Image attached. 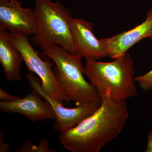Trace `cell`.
<instances>
[{"label": "cell", "instance_id": "obj_12", "mask_svg": "<svg viewBox=\"0 0 152 152\" xmlns=\"http://www.w3.org/2000/svg\"><path fill=\"white\" fill-rule=\"evenodd\" d=\"M16 152H56L50 148L48 141L46 139L42 140L38 145L33 144L32 142L26 140L20 148L15 150Z\"/></svg>", "mask_w": 152, "mask_h": 152}, {"label": "cell", "instance_id": "obj_1", "mask_svg": "<svg viewBox=\"0 0 152 152\" xmlns=\"http://www.w3.org/2000/svg\"><path fill=\"white\" fill-rule=\"evenodd\" d=\"M129 117L126 101L103 99L94 113L59 133V138L64 148L72 152H99L119 135Z\"/></svg>", "mask_w": 152, "mask_h": 152}, {"label": "cell", "instance_id": "obj_14", "mask_svg": "<svg viewBox=\"0 0 152 152\" xmlns=\"http://www.w3.org/2000/svg\"><path fill=\"white\" fill-rule=\"evenodd\" d=\"M4 134L2 130L0 131V152H8L11 150V147L9 144L5 142L4 140Z\"/></svg>", "mask_w": 152, "mask_h": 152}, {"label": "cell", "instance_id": "obj_2", "mask_svg": "<svg viewBox=\"0 0 152 152\" xmlns=\"http://www.w3.org/2000/svg\"><path fill=\"white\" fill-rule=\"evenodd\" d=\"M83 73L102 100L126 101L138 96L134 61L127 52L109 62L86 60Z\"/></svg>", "mask_w": 152, "mask_h": 152}, {"label": "cell", "instance_id": "obj_6", "mask_svg": "<svg viewBox=\"0 0 152 152\" xmlns=\"http://www.w3.org/2000/svg\"><path fill=\"white\" fill-rule=\"evenodd\" d=\"M29 83L42 98L48 101L53 108L56 115L54 128L59 133L74 127L94 113L101 103H91L77 106L73 108H66L58 101L46 94L42 87V81L31 73L27 74Z\"/></svg>", "mask_w": 152, "mask_h": 152}, {"label": "cell", "instance_id": "obj_7", "mask_svg": "<svg viewBox=\"0 0 152 152\" xmlns=\"http://www.w3.org/2000/svg\"><path fill=\"white\" fill-rule=\"evenodd\" d=\"M18 0H0V30L34 36L38 30L34 10L21 7Z\"/></svg>", "mask_w": 152, "mask_h": 152}, {"label": "cell", "instance_id": "obj_5", "mask_svg": "<svg viewBox=\"0 0 152 152\" xmlns=\"http://www.w3.org/2000/svg\"><path fill=\"white\" fill-rule=\"evenodd\" d=\"M9 34L12 45L21 53L28 69L39 77L46 94L63 104L65 102L69 103L55 77L53 69L55 63L48 58L43 61L31 45L28 37L19 33Z\"/></svg>", "mask_w": 152, "mask_h": 152}, {"label": "cell", "instance_id": "obj_8", "mask_svg": "<svg viewBox=\"0 0 152 152\" xmlns=\"http://www.w3.org/2000/svg\"><path fill=\"white\" fill-rule=\"evenodd\" d=\"M70 29L75 54L86 60H99L109 57L103 44L94 34L91 23L72 18L70 23Z\"/></svg>", "mask_w": 152, "mask_h": 152}, {"label": "cell", "instance_id": "obj_15", "mask_svg": "<svg viewBox=\"0 0 152 152\" xmlns=\"http://www.w3.org/2000/svg\"><path fill=\"white\" fill-rule=\"evenodd\" d=\"M18 97L12 96L2 89L0 88V101L1 102H11L16 99Z\"/></svg>", "mask_w": 152, "mask_h": 152}, {"label": "cell", "instance_id": "obj_9", "mask_svg": "<svg viewBox=\"0 0 152 152\" xmlns=\"http://www.w3.org/2000/svg\"><path fill=\"white\" fill-rule=\"evenodd\" d=\"M34 89L23 98L18 97L11 102H1L0 111L4 113L20 114L28 118L32 123L55 120L56 115L48 101Z\"/></svg>", "mask_w": 152, "mask_h": 152}, {"label": "cell", "instance_id": "obj_13", "mask_svg": "<svg viewBox=\"0 0 152 152\" xmlns=\"http://www.w3.org/2000/svg\"><path fill=\"white\" fill-rule=\"evenodd\" d=\"M135 81L140 88L145 91L152 90V69L142 75L136 76Z\"/></svg>", "mask_w": 152, "mask_h": 152}, {"label": "cell", "instance_id": "obj_3", "mask_svg": "<svg viewBox=\"0 0 152 152\" xmlns=\"http://www.w3.org/2000/svg\"><path fill=\"white\" fill-rule=\"evenodd\" d=\"M42 55L55 63L54 74L69 102L77 106L91 103H102L96 88L85 80L82 57L62 47L52 45L42 50Z\"/></svg>", "mask_w": 152, "mask_h": 152}, {"label": "cell", "instance_id": "obj_4", "mask_svg": "<svg viewBox=\"0 0 152 152\" xmlns=\"http://www.w3.org/2000/svg\"><path fill=\"white\" fill-rule=\"evenodd\" d=\"M35 13L38 30L32 39L41 50L52 45L62 47L75 54L70 29V12L61 3L52 0H36Z\"/></svg>", "mask_w": 152, "mask_h": 152}, {"label": "cell", "instance_id": "obj_16", "mask_svg": "<svg viewBox=\"0 0 152 152\" xmlns=\"http://www.w3.org/2000/svg\"><path fill=\"white\" fill-rule=\"evenodd\" d=\"M145 152H152V131L150 130L147 137L146 148L145 149Z\"/></svg>", "mask_w": 152, "mask_h": 152}, {"label": "cell", "instance_id": "obj_10", "mask_svg": "<svg viewBox=\"0 0 152 152\" xmlns=\"http://www.w3.org/2000/svg\"><path fill=\"white\" fill-rule=\"evenodd\" d=\"M145 38L152 41V9L147 12L146 19L142 23L129 31L100 40L107 51L109 57L114 59Z\"/></svg>", "mask_w": 152, "mask_h": 152}, {"label": "cell", "instance_id": "obj_11", "mask_svg": "<svg viewBox=\"0 0 152 152\" xmlns=\"http://www.w3.org/2000/svg\"><path fill=\"white\" fill-rule=\"evenodd\" d=\"M23 62H24L23 57L12 45L9 32L6 30H0V63L7 80H21L20 70Z\"/></svg>", "mask_w": 152, "mask_h": 152}]
</instances>
